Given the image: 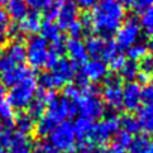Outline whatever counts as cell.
<instances>
[{
    "mask_svg": "<svg viewBox=\"0 0 153 153\" xmlns=\"http://www.w3.org/2000/svg\"><path fill=\"white\" fill-rule=\"evenodd\" d=\"M50 143L56 151L72 152L76 147V137L72 124L68 122H62L56 125L52 133L48 135Z\"/></svg>",
    "mask_w": 153,
    "mask_h": 153,
    "instance_id": "8992f818",
    "label": "cell"
},
{
    "mask_svg": "<svg viewBox=\"0 0 153 153\" xmlns=\"http://www.w3.org/2000/svg\"><path fill=\"white\" fill-rule=\"evenodd\" d=\"M138 119L140 129L144 132L153 133V108L152 106H143L139 108L138 110Z\"/></svg>",
    "mask_w": 153,
    "mask_h": 153,
    "instance_id": "cb8c5ba5",
    "label": "cell"
},
{
    "mask_svg": "<svg viewBox=\"0 0 153 153\" xmlns=\"http://www.w3.org/2000/svg\"><path fill=\"white\" fill-rule=\"evenodd\" d=\"M147 153H153V142H151V144L148 147V151H147Z\"/></svg>",
    "mask_w": 153,
    "mask_h": 153,
    "instance_id": "db71d44e",
    "label": "cell"
},
{
    "mask_svg": "<svg viewBox=\"0 0 153 153\" xmlns=\"http://www.w3.org/2000/svg\"><path fill=\"white\" fill-rule=\"evenodd\" d=\"M125 61H127V59H125V54L120 52L119 54H117L113 59H110V61L108 62L109 68H110L113 72H119L120 68L123 67V65L125 63Z\"/></svg>",
    "mask_w": 153,
    "mask_h": 153,
    "instance_id": "7bdbcfd3",
    "label": "cell"
},
{
    "mask_svg": "<svg viewBox=\"0 0 153 153\" xmlns=\"http://www.w3.org/2000/svg\"><path fill=\"white\" fill-rule=\"evenodd\" d=\"M57 3V25L59 29L67 30L68 27L79 18V8L75 0H58Z\"/></svg>",
    "mask_w": 153,
    "mask_h": 153,
    "instance_id": "7c38bea8",
    "label": "cell"
},
{
    "mask_svg": "<svg viewBox=\"0 0 153 153\" xmlns=\"http://www.w3.org/2000/svg\"><path fill=\"white\" fill-rule=\"evenodd\" d=\"M74 104L80 117L89 119L91 122H96L105 115V104L100 99V95L82 94L81 92L79 99Z\"/></svg>",
    "mask_w": 153,
    "mask_h": 153,
    "instance_id": "277c9868",
    "label": "cell"
},
{
    "mask_svg": "<svg viewBox=\"0 0 153 153\" xmlns=\"http://www.w3.org/2000/svg\"><path fill=\"white\" fill-rule=\"evenodd\" d=\"M129 7L132 8L133 12L142 14V13H144L147 9L153 7V0H132Z\"/></svg>",
    "mask_w": 153,
    "mask_h": 153,
    "instance_id": "ab89813d",
    "label": "cell"
},
{
    "mask_svg": "<svg viewBox=\"0 0 153 153\" xmlns=\"http://www.w3.org/2000/svg\"><path fill=\"white\" fill-rule=\"evenodd\" d=\"M94 30L102 38H109L125 20V9L117 0H100L90 14Z\"/></svg>",
    "mask_w": 153,
    "mask_h": 153,
    "instance_id": "6da1fadb",
    "label": "cell"
},
{
    "mask_svg": "<svg viewBox=\"0 0 153 153\" xmlns=\"http://www.w3.org/2000/svg\"><path fill=\"white\" fill-rule=\"evenodd\" d=\"M5 10H7L9 18L15 22L22 20L29 13V8L25 0H9Z\"/></svg>",
    "mask_w": 153,
    "mask_h": 153,
    "instance_id": "ffe728a7",
    "label": "cell"
},
{
    "mask_svg": "<svg viewBox=\"0 0 153 153\" xmlns=\"http://www.w3.org/2000/svg\"><path fill=\"white\" fill-rule=\"evenodd\" d=\"M0 153H9V152H8V149H5V148H3V147L0 146Z\"/></svg>",
    "mask_w": 153,
    "mask_h": 153,
    "instance_id": "9f6ffc18",
    "label": "cell"
},
{
    "mask_svg": "<svg viewBox=\"0 0 153 153\" xmlns=\"http://www.w3.org/2000/svg\"><path fill=\"white\" fill-rule=\"evenodd\" d=\"M1 52H3V43L0 42V54H1Z\"/></svg>",
    "mask_w": 153,
    "mask_h": 153,
    "instance_id": "680465c9",
    "label": "cell"
},
{
    "mask_svg": "<svg viewBox=\"0 0 153 153\" xmlns=\"http://www.w3.org/2000/svg\"><path fill=\"white\" fill-rule=\"evenodd\" d=\"M139 25L140 29H143L147 36L153 37V7L147 9L144 13H142Z\"/></svg>",
    "mask_w": 153,
    "mask_h": 153,
    "instance_id": "4dcf8cb0",
    "label": "cell"
},
{
    "mask_svg": "<svg viewBox=\"0 0 153 153\" xmlns=\"http://www.w3.org/2000/svg\"><path fill=\"white\" fill-rule=\"evenodd\" d=\"M120 53V50L118 45L115 43V41L113 39H108L105 42V48H104V53H102V58H104V62L108 63L110 59H113L117 54Z\"/></svg>",
    "mask_w": 153,
    "mask_h": 153,
    "instance_id": "e575fe53",
    "label": "cell"
},
{
    "mask_svg": "<svg viewBox=\"0 0 153 153\" xmlns=\"http://www.w3.org/2000/svg\"><path fill=\"white\" fill-rule=\"evenodd\" d=\"M80 153H106V149L102 146L92 144L91 142H84V143H79Z\"/></svg>",
    "mask_w": 153,
    "mask_h": 153,
    "instance_id": "60d3db41",
    "label": "cell"
},
{
    "mask_svg": "<svg viewBox=\"0 0 153 153\" xmlns=\"http://www.w3.org/2000/svg\"><path fill=\"white\" fill-rule=\"evenodd\" d=\"M147 53H148V50L146 47V43H139V42H137L135 45L130 46L127 50V56L129 57V59L135 62L142 59Z\"/></svg>",
    "mask_w": 153,
    "mask_h": 153,
    "instance_id": "1f68e13d",
    "label": "cell"
},
{
    "mask_svg": "<svg viewBox=\"0 0 153 153\" xmlns=\"http://www.w3.org/2000/svg\"><path fill=\"white\" fill-rule=\"evenodd\" d=\"M105 38L102 37H94L91 36L87 38V41L85 43L87 56L91 57L92 59H100L102 58L104 48H105Z\"/></svg>",
    "mask_w": 153,
    "mask_h": 153,
    "instance_id": "44dd1931",
    "label": "cell"
},
{
    "mask_svg": "<svg viewBox=\"0 0 153 153\" xmlns=\"http://www.w3.org/2000/svg\"><path fill=\"white\" fill-rule=\"evenodd\" d=\"M32 139L29 135L20 134L18 132H14L10 139V143L8 147L9 153H32Z\"/></svg>",
    "mask_w": 153,
    "mask_h": 153,
    "instance_id": "ac0fdd59",
    "label": "cell"
},
{
    "mask_svg": "<svg viewBox=\"0 0 153 153\" xmlns=\"http://www.w3.org/2000/svg\"><path fill=\"white\" fill-rule=\"evenodd\" d=\"M120 127L123 130L128 132L132 135H138L140 133V125L137 117H134L133 114H125V115L120 117Z\"/></svg>",
    "mask_w": 153,
    "mask_h": 153,
    "instance_id": "484cf974",
    "label": "cell"
},
{
    "mask_svg": "<svg viewBox=\"0 0 153 153\" xmlns=\"http://www.w3.org/2000/svg\"><path fill=\"white\" fill-rule=\"evenodd\" d=\"M43 15H45V20L48 22H54L57 18V3H54L51 8L46 9L43 12Z\"/></svg>",
    "mask_w": 153,
    "mask_h": 153,
    "instance_id": "bcb514c9",
    "label": "cell"
},
{
    "mask_svg": "<svg viewBox=\"0 0 153 153\" xmlns=\"http://www.w3.org/2000/svg\"><path fill=\"white\" fill-rule=\"evenodd\" d=\"M151 81H152V84H151V85H152V86H153V77H152V79H151Z\"/></svg>",
    "mask_w": 153,
    "mask_h": 153,
    "instance_id": "91938a15",
    "label": "cell"
},
{
    "mask_svg": "<svg viewBox=\"0 0 153 153\" xmlns=\"http://www.w3.org/2000/svg\"><path fill=\"white\" fill-rule=\"evenodd\" d=\"M85 77L90 81L91 84H97L100 81H104L109 75L108 65L102 59H91L84 63L82 71H81Z\"/></svg>",
    "mask_w": 153,
    "mask_h": 153,
    "instance_id": "5bb4252c",
    "label": "cell"
},
{
    "mask_svg": "<svg viewBox=\"0 0 153 153\" xmlns=\"http://www.w3.org/2000/svg\"><path fill=\"white\" fill-rule=\"evenodd\" d=\"M146 47L148 51H151V53H153V37H149V39L146 42Z\"/></svg>",
    "mask_w": 153,
    "mask_h": 153,
    "instance_id": "816d5d0a",
    "label": "cell"
},
{
    "mask_svg": "<svg viewBox=\"0 0 153 153\" xmlns=\"http://www.w3.org/2000/svg\"><path fill=\"white\" fill-rule=\"evenodd\" d=\"M5 95H7V87L4 86V84L1 82V80H0V101L4 100Z\"/></svg>",
    "mask_w": 153,
    "mask_h": 153,
    "instance_id": "f907efd6",
    "label": "cell"
},
{
    "mask_svg": "<svg viewBox=\"0 0 153 153\" xmlns=\"http://www.w3.org/2000/svg\"><path fill=\"white\" fill-rule=\"evenodd\" d=\"M120 129V117L118 114L111 110L110 113H105L102 120H99L92 124L89 142L96 146L106 144L108 142L113 139L114 134Z\"/></svg>",
    "mask_w": 153,
    "mask_h": 153,
    "instance_id": "7a4b0ae2",
    "label": "cell"
},
{
    "mask_svg": "<svg viewBox=\"0 0 153 153\" xmlns=\"http://www.w3.org/2000/svg\"><path fill=\"white\" fill-rule=\"evenodd\" d=\"M142 86L132 81L123 85V96H122V108L128 114L137 111L142 104Z\"/></svg>",
    "mask_w": 153,
    "mask_h": 153,
    "instance_id": "4fadbf2b",
    "label": "cell"
},
{
    "mask_svg": "<svg viewBox=\"0 0 153 153\" xmlns=\"http://www.w3.org/2000/svg\"><path fill=\"white\" fill-rule=\"evenodd\" d=\"M52 75L54 87L56 89H63L66 85L71 84L77 75V63L71 61L70 58L61 57L54 63V66L50 70Z\"/></svg>",
    "mask_w": 153,
    "mask_h": 153,
    "instance_id": "9c48e42d",
    "label": "cell"
},
{
    "mask_svg": "<svg viewBox=\"0 0 153 153\" xmlns=\"http://www.w3.org/2000/svg\"><path fill=\"white\" fill-rule=\"evenodd\" d=\"M28 8L32 9V12H45L46 9L51 8L56 3V0H25Z\"/></svg>",
    "mask_w": 153,
    "mask_h": 153,
    "instance_id": "d590c367",
    "label": "cell"
},
{
    "mask_svg": "<svg viewBox=\"0 0 153 153\" xmlns=\"http://www.w3.org/2000/svg\"><path fill=\"white\" fill-rule=\"evenodd\" d=\"M36 120L32 118L27 110H19L14 117V128L18 133L24 135H30L34 132Z\"/></svg>",
    "mask_w": 153,
    "mask_h": 153,
    "instance_id": "d6986e66",
    "label": "cell"
},
{
    "mask_svg": "<svg viewBox=\"0 0 153 153\" xmlns=\"http://www.w3.org/2000/svg\"><path fill=\"white\" fill-rule=\"evenodd\" d=\"M29 76H33V71L24 66V65H20V66H17L7 71V72L1 74L0 75V80H1V82L4 84L5 87H12L19 84L24 79L29 77Z\"/></svg>",
    "mask_w": 153,
    "mask_h": 153,
    "instance_id": "9a60e30c",
    "label": "cell"
},
{
    "mask_svg": "<svg viewBox=\"0 0 153 153\" xmlns=\"http://www.w3.org/2000/svg\"><path fill=\"white\" fill-rule=\"evenodd\" d=\"M102 89L100 95L102 96V102L108 105L111 110H118L122 108L123 96V80L118 75H108L102 81Z\"/></svg>",
    "mask_w": 153,
    "mask_h": 153,
    "instance_id": "52a82bcc",
    "label": "cell"
},
{
    "mask_svg": "<svg viewBox=\"0 0 153 153\" xmlns=\"http://www.w3.org/2000/svg\"><path fill=\"white\" fill-rule=\"evenodd\" d=\"M152 134H153V133H152Z\"/></svg>",
    "mask_w": 153,
    "mask_h": 153,
    "instance_id": "6125c7cd",
    "label": "cell"
},
{
    "mask_svg": "<svg viewBox=\"0 0 153 153\" xmlns=\"http://www.w3.org/2000/svg\"><path fill=\"white\" fill-rule=\"evenodd\" d=\"M92 124H94V122H91L89 119H85V118H81V117H79L75 120L72 127H74L76 140H79V143L89 142V137H90Z\"/></svg>",
    "mask_w": 153,
    "mask_h": 153,
    "instance_id": "7402d4cb",
    "label": "cell"
},
{
    "mask_svg": "<svg viewBox=\"0 0 153 153\" xmlns=\"http://www.w3.org/2000/svg\"><path fill=\"white\" fill-rule=\"evenodd\" d=\"M119 72H120V79L122 80L127 81V82H132V81L137 79V76L139 74L138 63L135 61H132V59H127Z\"/></svg>",
    "mask_w": 153,
    "mask_h": 153,
    "instance_id": "4316f807",
    "label": "cell"
},
{
    "mask_svg": "<svg viewBox=\"0 0 153 153\" xmlns=\"http://www.w3.org/2000/svg\"><path fill=\"white\" fill-rule=\"evenodd\" d=\"M14 117L15 110L13 106L7 100L0 101V120L4 124V127L14 128Z\"/></svg>",
    "mask_w": 153,
    "mask_h": 153,
    "instance_id": "83f0119b",
    "label": "cell"
},
{
    "mask_svg": "<svg viewBox=\"0 0 153 153\" xmlns=\"http://www.w3.org/2000/svg\"><path fill=\"white\" fill-rule=\"evenodd\" d=\"M25 62V45L22 41H10L0 54V75Z\"/></svg>",
    "mask_w": 153,
    "mask_h": 153,
    "instance_id": "ba28073f",
    "label": "cell"
},
{
    "mask_svg": "<svg viewBox=\"0 0 153 153\" xmlns=\"http://www.w3.org/2000/svg\"><path fill=\"white\" fill-rule=\"evenodd\" d=\"M75 3L77 5V8L82 10H89L97 4V0H75Z\"/></svg>",
    "mask_w": 153,
    "mask_h": 153,
    "instance_id": "7dc6e473",
    "label": "cell"
},
{
    "mask_svg": "<svg viewBox=\"0 0 153 153\" xmlns=\"http://www.w3.org/2000/svg\"><path fill=\"white\" fill-rule=\"evenodd\" d=\"M138 67H139V72L149 76L152 79L153 77V53H147L143 58L139 59Z\"/></svg>",
    "mask_w": 153,
    "mask_h": 153,
    "instance_id": "836d02e7",
    "label": "cell"
},
{
    "mask_svg": "<svg viewBox=\"0 0 153 153\" xmlns=\"http://www.w3.org/2000/svg\"><path fill=\"white\" fill-rule=\"evenodd\" d=\"M56 125H57V123L54 122L52 118L48 117L47 114H45V115L41 117L36 122L34 133L39 139H45L52 133V130L56 128Z\"/></svg>",
    "mask_w": 153,
    "mask_h": 153,
    "instance_id": "603a6c76",
    "label": "cell"
},
{
    "mask_svg": "<svg viewBox=\"0 0 153 153\" xmlns=\"http://www.w3.org/2000/svg\"><path fill=\"white\" fill-rule=\"evenodd\" d=\"M149 144L151 140L148 137L146 134H138L137 137H133V140L128 147L127 153H147Z\"/></svg>",
    "mask_w": 153,
    "mask_h": 153,
    "instance_id": "f1b7e54d",
    "label": "cell"
},
{
    "mask_svg": "<svg viewBox=\"0 0 153 153\" xmlns=\"http://www.w3.org/2000/svg\"><path fill=\"white\" fill-rule=\"evenodd\" d=\"M68 33H70V37L71 38H75V39H80L81 37H85L84 36V30H82V27H81L79 19L72 23L70 27H68Z\"/></svg>",
    "mask_w": 153,
    "mask_h": 153,
    "instance_id": "f6af8a7d",
    "label": "cell"
},
{
    "mask_svg": "<svg viewBox=\"0 0 153 153\" xmlns=\"http://www.w3.org/2000/svg\"><path fill=\"white\" fill-rule=\"evenodd\" d=\"M140 25L135 17H130L123 22L120 28L117 30L115 43L118 45L119 50H128L130 46L135 45L140 38Z\"/></svg>",
    "mask_w": 153,
    "mask_h": 153,
    "instance_id": "30bf717a",
    "label": "cell"
},
{
    "mask_svg": "<svg viewBox=\"0 0 153 153\" xmlns=\"http://www.w3.org/2000/svg\"><path fill=\"white\" fill-rule=\"evenodd\" d=\"M8 3H9V0H0V7L4 4H8Z\"/></svg>",
    "mask_w": 153,
    "mask_h": 153,
    "instance_id": "6f0895ef",
    "label": "cell"
},
{
    "mask_svg": "<svg viewBox=\"0 0 153 153\" xmlns=\"http://www.w3.org/2000/svg\"><path fill=\"white\" fill-rule=\"evenodd\" d=\"M32 153H57V151L51 146L48 140L39 139L32 147Z\"/></svg>",
    "mask_w": 153,
    "mask_h": 153,
    "instance_id": "74e56055",
    "label": "cell"
},
{
    "mask_svg": "<svg viewBox=\"0 0 153 153\" xmlns=\"http://www.w3.org/2000/svg\"><path fill=\"white\" fill-rule=\"evenodd\" d=\"M48 57V42L41 36H30L25 46V61L30 68L41 70L46 67Z\"/></svg>",
    "mask_w": 153,
    "mask_h": 153,
    "instance_id": "5b68a950",
    "label": "cell"
},
{
    "mask_svg": "<svg viewBox=\"0 0 153 153\" xmlns=\"http://www.w3.org/2000/svg\"><path fill=\"white\" fill-rule=\"evenodd\" d=\"M118 3H120L124 7V5H130V3H132V0H117Z\"/></svg>",
    "mask_w": 153,
    "mask_h": 153,
    "instance_id": "f5cc1de1",
    "label": "cell"
},
{
    "mask_svg": "<svg viewBox=\"0 0 153 153\" xmlns=\"http://www.w3.org/2000/svg\"><path fill=\"white\" fill-rule=\"evenodd\" d=\"M42 17L39 13L37 12H29L25 17L18 22V29L22 33V36L29 34V36H36V33H38L41 29L42 25Z\"/></svg>",
    "mask_w": 153,
    "mask_h": 153,
    "instance_id": "2e32d148",
    "label": "cell"
},
{
    "mask_svg": "<svg viewBox=\"0 0 153 153\" xmlns=\"http://www.w3.org/2000/svg\"><path fill=\"white\" fill-rule=\"evenodd\" d=\"M137 80H138V84L142 86V85H147L151 81V77L149 76H147V75H144V74H142V72H139L138 74V76H137Z\"/></svg>",
    "mask_w": 153,
    "mask_h": 153,
    "instance_id": "c3c4849f",
    "label": "cell"
},
{
    "mask_svg": "<svg viewBox=\"0 0 153 153\" xmlns=\"http://www.w3.org/2000/svg\"><path fill=\"white\" fill-rule=\"evenodd\" d=\"M106 153H127V151L123 149V148H120V147H118L115 144H113L110 148L106 151Z\"/></svg>",
    "mask_w": 153,
    "mask_h": 153,
    "instance_id": "681fc988",
    "label": "cell"
},
{
    "mask_svg": "<svg viewBox=\"0 0 153 153\" xmlns=\"http://www.w3.org/2000/svg\"><path fill=\"white\" fill-rule=\"evenodd\" d=\"M48 51L53 54H56L58 58H61L66 53V41H65V38L61 36L58 39H56L54 42H51V46L48 47Z\"/></svg>",
    "mask_w": 153,
    "mask_h": 153,
    "instance_id": "8d00e7d4",
    "label": "cell"
},
{
    "mask_svg": "<svg viewBox=\"0 0 153 153\" xmlns=\"http://www.w3.org/2000/svg\"><path fill=\"white\" fill-rule=\"evenodd\" d=\"M39 32H41V37L47 42H54L61 37V29L58 28L56 22H48V20L42 22Z\"/></svg>",
    "mask_w": 153,
    "mask_h": 153,
    "instance_id": "d4e9b609",
    "label": "cell"
},
{
    "mask_svg": "<svg viewBox=\"0 0 153 153\" xmlns=\"http://www.w3.org/2000/svg\"><path fill=\"white\" fill-rule=\"evenodd\" d=\"M12 19L9 18L7 10L0 7V42L9 39V32L12 28Z\"/></svg>",
    "mask_w": 153,
    "mask_h": 153,
    "instance_id": "f546056e",
    "label": "cell"
},
{
    "mask_svg": "<svg viewBox=\"0 0 153 153\" xmlns=\"http://www.w3.org/2000/svg\"><path fill=\"white\" fill-rule=\"evenodd\" d=\"M80 95H81V91L75 85L68 84V85H66L63 87V96L66 97V99H68L71 102H75L79 99Z\"/></svg>",
    "mask_w": 153,
    "mask_h": 153,
    "instance_id": "b9f144b4",
    "label": "cell"
},
{
    "mask_svg": "<svg viewBox=\"0 0 153 153\" xmlns=\"http://www.w3.org/2000/svg\"><path fill=\"white\" fill-rule=\"evenodd\" d=\"M66 53H68L70 59L75 63H85L89 58L85 43L81 39H75V38H70L66 41Z\"/></svg>",
    "mask_w": 153,
    "mask_h": 153,
    "instance_id": "e0dca14e",
    "label": "cell"
},
{
    "mask_svg": "<svg viewBox=\"0 0 153 153\" xmlns=\"http://www.w3.org/2000/svg\"><path fill=\"white\" fill-rule=\"evenodd\" d=\"M81 27H82V30H84V36L85 37H91L92 33H94V25H92V20H91V17L90 14H82L79 19Z\"/></svg>",
    "mask_w": 153,
    "mask_h": 153,
    "instance_id": "f35d334b",
    "label": "cell"
},
{
    "mask_svg": "<svg viewBox=\"0 0 153 153\" xmlns=\"http://www.w3.org/2000/svg\"><path fill=\"white\" fill-rule=\"evenodd\" d=\"M37 89V80L34 79V76H29L23 81H20L19 84L10 87L7 101L13 106L14 110H24L33 100Z\"/></svg>",
    "mask_w": 153,
    "mask_h": 153,
    "instance_id": "3957f363",
    "label": "cell"
},
{
    "mask_svg": "<svg viewBox=\"0 0 153 153\" xmlns=\"http://www.w3.org/2000/svg\"><path fill=\"white\" fill-rule=\"evenodd\" d=\"M132 140H133V135L123 129H119L113 137V142H114L113 144H115L123 149H128V147L132 143Z\"/></svg>",
    "mask_w": 153,
    "mask_h": 153,
    "instance_id": "d6a6232c",
    "label": "cell"
},
{
    "mask_svg": "<svg viewBox=\"0 0 153 153\" xmlns=\"http://www.w3.org/2000/svg\"><path fill=\"white\" fill-rule=\"evenodd\" d=\"M46 114L50 118H52L57 124H59L62 122H66L67 118L75 117L77 114V110H76L74 102H71L63 95L58 96L56 94L53 99L47 104Z\"/></svg>",
    "mask_w": 153,
    "mask_h": 153,
    "instance_id": "8fae6325",
    "label": "cell"
},
{
    "mask_svg": "<svg viewBox=\"0 0 153 153\" xmlns=\"http://www.w3.org/2000/svg\"><path fill=\"white\" fill-rule=\"evenodd\" d=\"M62 153H74V152H62Z\"/></svg>",
    "mask_w": 153,
    "mask_h": 153,
    "instance_id": "94428289",
    "label": "cell"
},
{
    "mask_svg": "<svg viewBox=\"0 0 153 153\" xmlns=\"http://www.w3.org/2000/svg\"><path fill=\"white\" fill-rule=\"evenodd\" d=\"M3 132H4V124L1 123V120H0V137H1Z\"/></svg>",
    "mask_w": 153,
    "mask_h": 153,
    "instance_id": "11a10c76",
    "label": "cell"
},
{
    "mask_svg": "<svg viewBox=\"0 0 153 153\" xmlns=\"http://www.w3.org/2000/svg\"><path fill=\"white\" fill-rule=\"evenodd\" d=\"M142 102L144 106H152L153 108V86L152 85H146L142 89Z\"/></svg>",
    "mask_w": 153,
    "mask_h": 153,
    "instance_id": "ee69618b",
    "label": "cell"
}]
</instances>
